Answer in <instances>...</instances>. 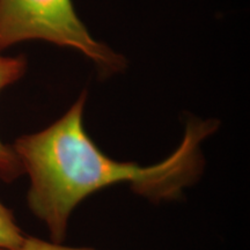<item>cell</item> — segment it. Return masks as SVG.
<instances>
[{
	"label": "cell",
	"instance_id": "obj_1",
	"mask_svg": "<svg viewBox=\"0 0 250 250\" xmlns=\"http://www.w3.org/2000/svg\"><path fill=\"white\" fill-rule=\"evenodd\" d=\"M86 93L57 122L13 144L23 174L29 177L28 208L48 227L52 242L65 239L74 208L95 191L129 182L152 201L173 199L202 170L199 145L218 127L217 121L188 122L179 148L160 164L140 167L117 162L100 151L83 124Z\"/></svg>",
	"mask_w": 250,
	"mask_h": 250
},
{
	"label": "cell",
	"instance_id": "obj_2",
	"mask_svg": "<svg viewBox=\"0 0 250 250\" xmlns=\"http://www.w3.org/2000/svg\"><path fill=\"white\" fill-rule=\"evenodd\" d=\"M28 40L79 50L104 77L125 66L122 56L90 36L72 0H0V54Z\"/></svg>",
	"mask_w": 250,
	"mask_h": 250
},
{
	"label": "cell",
	"instance_id": "obj_3",
	"mask_svg": "<svg viewBox=\"0 0 250 250\" xmlns=\"http://www.w3.org/2000/svg\"><path fill=\"white\" fill-rule=\"evenodd\" d=\"M26 70L27 61L23 56H0V92L20 80L26 73ZM21 175H23V169L17 153L12 146L5 145L0 140V180L6 183H11Z\"/></svg>",
	"mask_w": 250,
	"mask_h": 250
},
{
	"label": "cell",
	"instance_id": "obj_4",
	"mask_svg": "<svg viewBox=\"0 0 250 250\" xmlns=\"http://www.w3.org/2000/svg\"><path fill=\"white\" fill-rule=\"evenodd\" d=\"M24 236L15 220L13 212L0 201V250L18 248L23 242Z\"/></svg>",
	"mask_w": 250,
	"mask_h": 250
},
{
	"label": "cell",
	"instance_id": "obj_5",
	"mask_svg": "<svg viewBox=\"0 0 250 250\" xmlns=\"http://www.w3.org/2000/svg\"><path fill=\"white\" fill-rule=\"evenodd\" d=\"M12 250H94L87 248H70L62 246L61 243L46 242L44 240L37 239L34 236H26L20 247Z\"/></svg>",
	"mask_w": 250,
	"mask_h": 250
}]
</instances>
